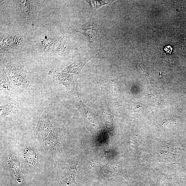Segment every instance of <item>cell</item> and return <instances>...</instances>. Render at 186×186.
Returning a JSON list of instances; mask_svg holds the SVG:
<instances>
[{"label": "cell", "instance_id": "obj_13", "mask_svg": "<svg viewBox=\"0 0 186 186\" xmlns=\"http://www.w3.org/2000/svg\"><path fill=\"white\" fill-rule=\"evenodd\" d=\"M10 162V167L11 169L16 175H18L20 173V165L18 161L16 159H13Z\"/></svg>", "mask_w": 186, "mask_h": 186}, {"label": "cell", "instance_id": "obj_3", "mask_svg": "<svg viewBox=\"0 0 186 186\" xmlns=\"http://www.w3.org/2000/svg\"><path fill=\"white\" fill-rule=\"evenodd\" d=\"M48 75L51 76L59 84H63L68 89H72L75 86L73 78L74 74L66 72H58L50 70Z\"/></svg>", "mask_w": 186, "mask_h": 186}, {"label": "cell", "instance_id": "obj_5", "mask_svg": "<svg viewBox=\"0 0 186 186\" xmlns=\"http://www.w3.org/2000/svg\"><path fill=\"white\" fill-rule=\"evenodd\" d=\"M92 58H78L72 64L65 68L63 72L74 75L78 74L84 65Z\"/></svg>", "mask_w": 186, "mask_h": 186}, {"label": "cell", "instance_id": "obj_8", "mask_svg": "<svg viewBox=\"0 0 186 186\" xmlns=\"http://www.w3.org/2000/svg\"><path fill=\"white\" fill-rule=\"evenodd\" d=\"M1 90L5 94L8 95L10 91V83L6 72L3 69L1 72Z\"/></svg>", "mask_w": 186, "mask_h": 186}, {"label": "cell", "instance_id": "obj_12", "mask_svg": "<svg viewBox=\"0 0 186 186\" xmlns=\"http://www.w3.org/2000/svg\"><path fill=\"white\" fill-rule=\"evenodd\" d=\"M14 106L11 103H7L1 107V116L3 117L9 115L13 111Z\"/></svg>", "mask_w": 186, "mask_h": 186}, {"label": "cell", "instance_id": "obj_15", "mask_svg": "<svg viewBox=\"0 0 186 186\" xmlns=\"http://www.w3.org/2000/svg\"><path fill=\"white\" fill-rule=\"evenodd\" d=\"M96 185L97 186H109L108 185H106V184H96Z\"/></svg>", "mask_w": 186, "mask_h": 186}, {"label": "cell", "instance_id": "obj_2", "mask_svg": "<svg viewBox=\"0 0 186 186\" xmlns=\"http://www.w3.org/2000/svg\"><path fill=\"white\" fill-rule=\"evenodd\" d=\"M7 68L9 78L14 85L21 88L27 87L29 82L20 64L10 61L7 64Z\"/></svg>", "mask_w": 186, "mask_h": 186}, {"label": "cell", "instance_id": "obj_6", "mask_svg": "<svg viewBox=\"0 0 186 186\" xmlns=\"http://www.w3.org/2000/svg\"><path fill=\"white\" fill-rule=\"evenodd\" d=\"M76 165L67 168L63 177H61L60 183L62 186H68L73 183H75L76 169Z\"/></svg>", "mask_w": 186, "mask_h": 186}, {"label": "cell", "instance_id": "obj_10", "mask_svg": "<svg viewBox=\"0 0 186 186\" xmlns=\"http://www.w3.org/2000/svg\"><path fill=\"white\" fill-rule=\"evenodd\" d=\"M91 8L92 13H94L99 8L106 5L112 4L114 1H87Z\"/></svg>", "mask_w": 186, "mask_h": 186}, {"label": "cell", "instance_id": "obj_9", "mask_svg": "<svg viewBox=\"0 0 186 186\" xmlns=\"http://www.w3.org/2000/svg\"><path fill=\"white\" fill-rule=\"evenodd\" d=\"M20 8L21 15L26 21L29 20L30 13V4L29 1H21Z\"/></svg>", "mask_w": 186, "mask_h": 186}, {"label": "cell", "instance_id": "obj_11", "mask_svg": "<svg viewBox=\"0 0 186 186\" xmlns=\"http://www.w3.org/2000/svg\"><path fill=\"white\" fill-rule=\"evenodd\" d=\"M26 161L32 166H35L36 161V156L34 151L30 149H26L24 153Z\"/></svg>", "mask_w": 186, "mask_h": 186}, {"label": "cell", "instance_id": "obj_7", "mask_svg": "<svg viewBox=\"0 0 186 186\" xmlns=\"http://www.w3.org/2000/svg\"><path fill=\"white\" fill-rule=\"evenodd\" d=\"M45 142L47 143V145H49L47 147H49L50 150H56V148L60 146V136L56 132V129L49 134L45 139Z\"/></svg>", "mask_w": 186, "mask_h": 186}, {"label": "cell", "instance_id": "obj_4", "mask_svg": "<svg viewBox=\"0 0 186 186\" xmlns=\"http://www.w3.org/2000/svg\"><path fill=\"white\" fill-rule=\"evenodd\" d=\"M76 30L85 36L91 43L95 41L98 36L97 27L95 24L92 23L90 21Z\"/></svg>", "mask_w": 186, "mask_h": 186}, {"label": "cell", "instance_id": "obj_14", "mask_svg": "<svg viewBox=\"0 0 186 186\" xmlns=\"http://www.w3.org/2000/svg\"><path fill=\"white\" fill-rule=\"evenodd\" d=\"M165 50L166 52L171 53L172 50V48L170 46H168L165 47Z\"/></svg>", "mask_w": 186, "mask_h": 186}, {"label": "cell", "instance_id": "obj_1", "mask_svg": "<svg viewBox=\"0 0 186 186\" xmlns=\"http://www.w3.org/2000/svg\"><path fill=\"white\" fill-rule=\"evenodd\" d=\"M48 107L45 108L39 112L38 121L34 131L35 134L38 140L41 141L49 134L55 128L51 123L49 117Z\"/></svg>", "mask_w": 186, "mask_h": 186}]
</instances>
